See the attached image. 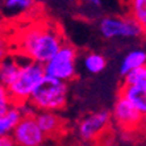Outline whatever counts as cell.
Returning a JSON list of instances; mask_svg holds the SVG:
<instances>
[{
    "label": "cell",
    "mask_w": 146,
    "mask_h": 146,
    "mask_svg": "<svg viewBox=\"0 0 146 146\" xmlns=\"http://www.w3.org/2000/svg\"><path fill=\"white\" fill-rule=\"evenodd\" d=\"M65 44L61 31L51 24L29 27L21 34L19 50L25 58L45 65Z\"/></svg>",
    "instance_id": "obj_1"
},
{
    "label": "cell",
    "mask_w": 146,
    "mask_h": 146,
    "mask_svg": "<svg viewBox=\"0 0 146 146\" xmlns=\"http://www.w3.org/2000/svg\"><path fill=\"white\" fill-rule=\"evenodd\" d=\"M67 82L45 75L33 91L29 103L37 111H61L67 104Z\"/></svg>",
    "instance_id": "obj_2"
},
{
    "label": "cell",
    "mask_w": 146,
    "mask_h": 146,
    "mask_svg": "<svg viewBox=\"0 0 146 146\" xmlns=\"http://www.w3.org/2000/svg\"><path fill=\"white\" fill-rule=\"evenodd\" d=\"M45 67L42 63L29 61L20 66L15 79L7 86L11 98L16 104L29 102L32 94L45 78Z\"/></svg>",
    "instance_id": "obj_3"
},
{
    "label": "cell",
    "mask_w": 146,
    "mask_h": 146,
    "mask_svg": "<svg viewBox=\"0 0 146 146\" xmlns=\"http://www.w3.org/2000/svg\"><path fill=\"white\" fill-rule=\"evenodd\" d=\"M76 49L71 44L65 42L54 57L44 65L45 74L65 82L72 80L76 75Z\"/></svg>",
    "instance_id": "obj_4"
},
{
    "label": "cell",
    "mask_w": 146,
    "mask_h": 146,
    "mask_svg": "<svg viewBox=\"0 0 146 146\" xmlns=\"http://www.w3.org/2000/svg\"><path fill=\"white\" fill-rule=\"evenodd\" d=\"M99 32L107 40L115 38H138L143 34L142 24L132 16L129 17H104L99 23Z\"/></svg>",
    "instance_id": "obj_5"
},
{
    "label": "cell",
    "mask_w": 146,
    "mask_h": 146,
    "mask_svg": "<svg viewBox=\"0 0 146 146\" xmlns=\"http://www.w3.org/2000/svg\"><path fill=\"white\" fill-rule=\"evenodd\" d=\"M112 121V113L108 111H98L90 113L80 120L76 126V134L82 142H94L104 134Z\"/></svg>",
    "instance_id": "obj_6"
},
{
    "label": "cell",
    "mask_w": 146,
    "mask_h": 146,
    "mask_svg": "<svg viewBox=\"0 0 146 146\" xmlns=\"http://www.w3.org/2000/svg\"><path fill=\"white\" fill-rule=\"evenodd\" d=\"M143 119L145 117L142 113L128 99L119 95L112 109V120L116 122V125L124 132H130L138 129V126L143 122Z\"/></svg>",
    "instance_id": "obj_7"
},
{
    "label": "cell",
    "mask_w": 146,
    "mask_h": 146,
    "mask_svg": "<svg viewBox=\"0 0 146 146\" xmlns=\"http://www.w3.org/2000/svg\"><path fill=\"white\" fill-rule=\"evenodd\" d=\"M12 136L19 146H40L46 139V134L41 129L34 115L24 116L12 132Z\"/></svg>",
    "instance_id": "obj_8"
},
{
    "label": "cell",
    "mask_w": 146,
    "mask_h": 146,
    "mask_svg": "<svg viewBox=\"0 0 146 146\" xmlns=\"http://www.w3.org/2000/svg\"><path fill=\"white\" fill-rule=\"evenodd\" d=\"M34 116L46 137H55L61 134V130L63 129V120L55 111H37Z\"/></svg>",
    "instance_id": "obj_9"
},
{
    "label": "cell",
    "mask_w": 146,
    "mask_h": 146,
    "mask_svg": "<svg viewBox=\"0 0 146 146\" xmlns=\"http://www.w3.org/2000/svg\"><path fill=\"white\" fill-rule=\"evenodd\" d=\"M119 95L124 96L132 103L133 106L142 113L143 117H146V90L142 87L134 84H124L120 88Z\"/></svg>",
    "instance_id": "obj_10"
},
{
    "label": "cell",
    "mask_w": 146,
    "mask_h": 146,
    "mask_svg": "<svg viewBox=\"0 0 146 146\" xmlns=\"http://www.w3.org/2000/svg\"><path fill=\"white\" fill-rule=\"evenodd\" d=\"M24 112L21 109L20 104H12L7 112L0 115V136L1 134H12L19 122L24 117Z\"/></svg>",
    "instance_id": "obj_11"
},
{
    "label": "cell",
    "mask_w": 146,
    "mask_h": 146,
    "mask_svg": "<svg viewBox=\"0 0 146 146\" xmlns=\"http://www.w3.org/2000/svg\"><path fill=\"white\" fill-rule=\"evenodd\" d=\"M146 63V51L142 49H133L124 55L120 65V75L122 78Z\"/></svg>",
    "instance_id": "obj_12"
},
{
    "label": "cell",
    "mask_w": 146,
    "mask_h": 146,
    "mask_svg": "<svg viewBox=\"0 0 146 146\" xmlns=\"http://www.w3.org/2000/svg\"><path fill=\"white\" fill-rule=\"evenodd\" d=\"M20 66L21 63H19L13 58H4L3 62H1V67H0V82H1V84L7 87L17 75L19 70H20Z\"/></svg>",
    "instance_id": "obj_13"
},
{
    "label": "cell",
    "mask_w": 146,
    "mask_h": 146,
    "mask_svg": "<svg viewBox=\"0 0 146 146\" xmlns=\"http://www.w3.org/2000/svg\"><path fill=\"white\" fill-rule=\"evenodd\" d=\"M83 66H84L86 71H88L90 74H99L106 68L107 59L104 55L99 54V53H90L83 59Z\"/></svg>",
    "instance_id": "obj_14"
},
{
    "label": "cell",
    "mask_w": 146,
    "mask_h": 146,
    "mask_svg": "<svg viewBox=\"0 0 146 146\" xmlns=\"http://www.w3.org/2000/svg\"><path fill=\"white\" fill-rule=\"evenodd\" d=\"M36 0H4V11L7 15H20L31 11Z\"/></svg>",
    "instance_id": "obj_15"
},
{
    "label": "cell",
    "mask_w": 146,
    "mask_h": 146,
    "mask_svg": "<svg viewBox=\"0 0 146 146\" xmlns=\"http://www.w3.org/2000/svg\"><path fill=\"white\" fill-rule=\"evenodd\" d=\"M130 16L139 24L146 23V0H128Z\"/></svg>",
    "instance_id": "obj_16"
},
{
    "label": "cell",
    "mask_w": 146,
    "mask_h": 146,
    "mask_svg": "<svg viewBox=\"0 0 146 146\" xmlns=\"http://www.w3.org/2000/svg\"><path fill=\"white\" fill-rule=\"evenodd\" d=\"M124 83L134 84L146 90V63L124 76Z\"/></svg>",
    "instance_id": "obj_17"
},
{
    "label": "cell",
    "mask_w": 146,
    "mask_h": 146,
    "mask_svg": "<svg viewBox=\"0 0 146 146\" xmlns=\"http://www.w3.org/2000/svg\"><path fill=\"white\" fill-rule=\"evenodd\" d=\"M12 104H15V103L12 100V98H11L7 87L1 84V87H0V115L7 112L9 107H12Z\"/></svg>",
    "instance_id": "obj_18"
},
{
    "label": "cell",
    "mask_w": 146,
    "mask_h": 146,
    "mask_svg": "<svg viewBox=\"0 0 146 146\" xmlns=\"http://www.w3.org/2000/svg\"><path fill=\"white\" fill-rule=\"evenodd\" d=\"M16 145L12 134H1L0 136V146H13Z\"/></svg>",
    "instance_id": "obj_19"
},
{
    "label": "cell",
    "mask_w": 146,
    "mask_h": 146,
    "mask_svg": "<svg viewBox=\"0 0 146 146\" xmlns=\"http://www.w3.org/2000/svg\"><path fill=\"white\" fill-rule=\"evenodd\" d=\"M88 3L94 7H100L102 5V0H88Z\"/></svg>",
    "instance_id": "obj_20"
},
{
    "label": "cell",
    "mask_w": 146,
    "mask_h": 146,
    "mask_svg": "<svg viewBox=\"0 0 146 146\" xmlns=\"http://www.w3.org/2000/svg\"><path fill=\"white\" fill-rule=\"evenodd\" d=\"M142 28H143V36H146V23L142 25Z\"/></svg>",
    "instance_id": "obj_21"
}]
</instances>
